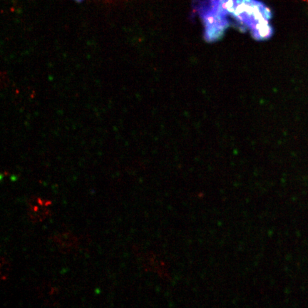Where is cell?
Returning a JSON list of instances; mask_svg holds the SVG:
<instances>
[{"label":"cell","mask_w":308,"mask_h":308,"mask_svg":"<svg viewBox=\"0 0 308 308\" xmlns=\"http://www.w3.org/2000/svg\"><path fill=\"white\" fill-rule=\"evenodd\" d=\"M194 9L205 25V40L214 42L220 39L229 26L227 17L216 12L210 1H198L195 3Z\"/></svg>","instance_id":"cell-1"},{"label":"cell","mask_w":308,"mask_h":308,"mask_svg":"<svg viewBox=\"0 0 308 308\" xmlns=\"http://www.w3.org/2000/svg\"><path fill=\"white\" fill-rule=\"evenodd\" d=\"M49 203L46 200L37 196H32L29 200L28 216L31 221L41 222L45 220L51 215V211L48 208Z\"/></svg>","instance_id":"cell-2"},{"label":"cell","mask_w":308,"mask_h":308,"mask_svg":"<svg viewBox=\"0 0 308 308\" xmlns=\"http://www.w3.org/2000/svg\"><path fill=\"white\" fill-rule=\"evenodd\" d=\"M54 240L62 252H69L77 245V238L71 233H63L56 235Z\"/></svg>","instance_id":"cell-3"},{"label":"cell","mask_w":308,"mask_h":308,"mask_svg":"<svg viewBox=\"0 0 308 308\" xmlns=\"http://www.w3.org/2000/svg\"><path fill=\"white\" fill-rule=\"evenodd\" d=\"M251 34L256 40H265L270 39L273 34V28L269 23V20L261 22L253 28Z\"/></svg>","instance_id":"cell-4"},{"label":"cell","mask_w":308,"mask_h":308,"mask_svg":"<svg viewBox=\"0 0 308 308\" xmlns=\"http://www.w3.org/2000/svg\"><path fill=\"white\" fill-rule=\"evenodd\" d=\"M1 278L2 280H5L8 277L11 270L10 262L5 258L2 257L1 259Z\"/></svg>","instance_id":"cell-5"}]
</instances>
